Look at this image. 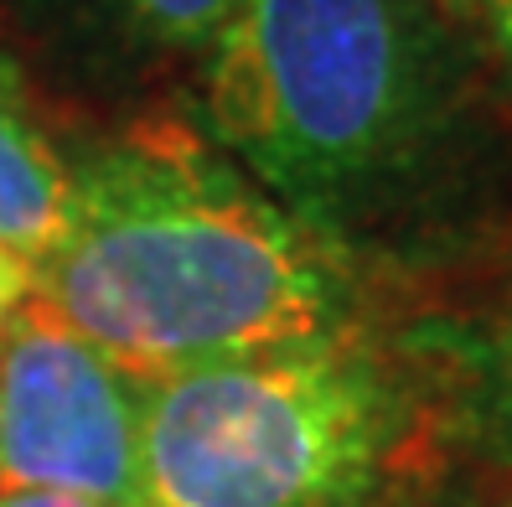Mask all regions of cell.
<instances>
[{
  "label": "cell",
  "instance_id": "obj_7",
  "mask_svg": "<svg viewBox=\"0 0 512 507\" xmlns=\"http://www.w3.org/2000/svg\"><path fill=\"white\" fill-rule=\"evenodd\" d=\"M68 218V151L52 135L37 83L0 37V249L37 264Z\"/></svg>",
  "mask_w": 512,
  "mask_h": 507
},
{
  "label": "cell",
  "instance_id": "obj_6",
  "mask_svg": "<svg viewBox=\"0 0 512 507\" xmlns=\"http://www.w3.org/2000/svg\"><path fill=\"white\" fill-rule=\"evenodd\" d=\"M404 347L435 389L445 445L512 476V275L471 311L414 321Z\"/></svg>",
  "mask_w": 512,
  "mask_h": 507
},
{
  "label": "cell",
  "instance_id": "obj_5",
  "mask_svg": "<svg viewBox=\"0 0 512 507\" xmlns=\"http://www.w3.org/2000/svg\"><path fill=\"white\" fill-rule=\"evenodd\" d=\"M238 0H0L6 47L47 83L99 104H145L192 83Z\"/></svg>",
  "mask_w": 512,
  "mask_h": 507
},
{
  "label": "cell",
  "instance_id": "obj_10",
  "mask_svg": "<svg viewBox=\"0 0 512 507\" xmlns=\"http://www.w3.org/2000/svg\"><path fill=\"white\" fill-rule=\"evenodd\" d=\"M0 507H99V502L63 497V492H0Z\"/></svg>",
  "mask_w": 512,
  "mask_h": 507
},
{
  "label": "cell",
  "instance_id": "obj_4",
  "mask_svg": "<svg viewBox=\"0 0 512 507\" xmlns=\"http://www.w3.org/2000/svg\"><path fill=\"white\" fill-rule=\"evenodd\" d=\"M145 389L26 290L0 321V492L145 507Z\"/></svg>",
  "mask_w": 512,
  "mask_h": 507
},
{
  "label": "cell",
  "instance_id": "obj_8",
  "mask_svg": "<svg viewBox=\"0 0 512 507\" xmlns=\"http://www.w3.org/2000/svg\"><path fill=\"white\" fill-rule=\"evenodd\" d=\"M445 11L466 26V37L476 42L481 63L512 109V0H445Z\"/></svg>",
  "mask_w": 512,
  "mask_h": 507
},
{
  "label": "cell",
  "instance_id": "obj_11",
  "mask_svg": "<svg viewBox=\"0 0 512 507\" xmlns=\"http://www.w3.org/2000/svg\"><path fill=\"white\" fill-rule=\"evenodd\" d=\"M512 482V476H507ZM466 507H512V487L507 492H492V497H476V502H466Z\"/></svg>",
  "mask_w": 512,
  "mask_h": 507
},
{
  "label": "cell",
  "instance_id": "obj_2",
  "mask_svg": "<svg viewBox=\"0 0 512 507\" xmlns=\"http://www.w3.org/2000/svg\"><path fill=\"white\" fill-rule=\"evenodd\" d=\"M63 151L68 218L32 290L135 378L368 326V275L192 114H135Z\"/></svg>",
  "mask_w": 512,
  "mask_h": 507
},
{
  "label": "cell",
  "instance_id": "obj_1",
  "mask_svg": "<svg viewBox=\"0 0 512 507\" xmlns=\"http://www.w3.org/2000/svg\"><path fill=\"white\" fill-rule=\"evenodd\" d=\"M187 114L368 280L456 259L512 187V109L440 0H238Z\"/></svg>",
  "mask_w": 512,
  "mask_h": 507
},
{
  "label": "cell",
  "instance_id": "obj_3",
  "mask_svg": "<svg viewBox=\"0 0 512 507\" xmlns=\"http://www.w3.org/2000/svg\"><path fill=\"white\" fill-rule=\"evenodd\" d=\"M440 451L425 368L373 326L145 389V507H399Z\"/></svg>",
  "mask_w": 512,
  "mask_h": 507
},
{
  "label": "cell",
  "instance_id": "obj_9",
  "mask_svg": "<svg viewBox=\"0 0 512 507\" xmlns=\"http://www.w3.org/2000/svg\"><path fill=\"white\" fill-rule=\"evenodd\" d=\"M26 290H32V264H26L21 254H11V249H0V321L11 316V306Z\"/></svg>",
  "mask_w": 512,
  "mask_h": 507
},
{
  "label": "cell",
  "instance_id": "obj_12",
  "mask_svg": "<svg viewBox=\"0 0 512 507\" xmlns=\"http://www.w3.org/2000/svg\"><path fill=\"white\" fill-rule=\"evenodd\" d=\"M440 6H445V0H440Z\"/></svg>",
  "mask_w": 512,
  "mask_h": 507
}]
</instances>
